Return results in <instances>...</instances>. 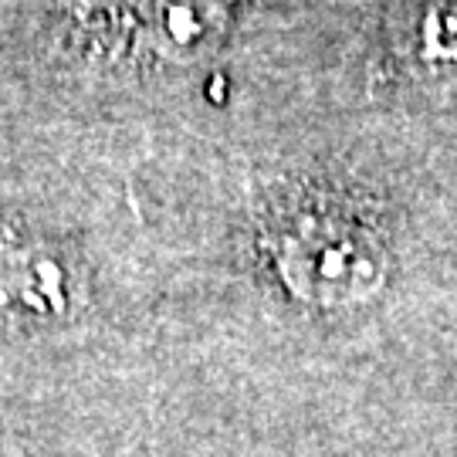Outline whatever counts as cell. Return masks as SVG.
<instances>
[{
	"label": "cell",
	"mask_w": 457,
	"mask_h": 457,
	"mask_svg": "<svg viewBox=\"0 0 457 457\" xmlns=\"http://www.w3.org/2000/svg\"><path fill=\"white\" fill-rule=\"evenodd\" d=\"M268 251L288 288L322 305L360 302L386 271L376 230L332 204H302L275 220Z\"/></svg>",
	"instance_id": "6da1fadb"
},
{
	"label": "cell",
	"mask_w": 457,
	"mask_h": 457,
	"mask_svg": "<svg viewBox=\"0 0 457 457\" xmlns=\"http://www.w3.org/2000/svg\"><path fill=\"white\" fill-rule=\"evenodd\" d=\"M230 0H79L75 28L132 65H187L220 41Z\"/></svg>",
	"instance_id": "7a4b0ae2"
},
{
	"label": "cell",
	"mask_w": 457,
	"mask_h": 457,
	"mask_svg": "<svg viewBox=\"0 0 457 457\" xmlns=\"http://www.w3.org/2000/svg\"><path fill=\"white\" fill-rule=\"evenodd\" d=\"M0 298L34 312L58 309L65 298V275L48 251L0 234Z\"/></svg>",
	"instance_id": "3957f363"
},
{
	"label": "cell",
	"mask_w": 457,
	"mask_h": 457,
	"mask_svg": "<svg viewBox=\"0 0 457 457\" xmlns=\"http://www.w3.org/2000/svg\"><path fill=\"white\" fill-rule=\"evenodd\" d=\"M403 58L424 79H457V0H427L403 31Z\"/></svg>",
	"instance_id": "277c9868"
}]
</instances>
